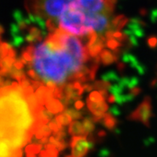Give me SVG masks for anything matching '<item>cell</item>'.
I'll return each instance as SVG.
<instances>
[{
	"label": "cell",
	"instance_id": "cell-1",
	"mask_svg": "<svg viewBox=\"0 0 157 157\" xmlns=\"http://www.w3.org/2000/svg\"><path fill=\"white\" fill-rule=\"evenodd\" d=\"M88 61V49L82 38L56 28L30 44L23 52L21 63L33 81L59 88L82 77Z\"/></svg>",
	"mask_w": 157,
	"mask_h": 157
},
{
	"label": "cell",
	"instance_id": "cell-2",
	"mask_svg": "<svg viewBox=\"0 0 157 157\" xmlns=\"http://www.w3.org/2000/svg\"><path fill=\"white\" fill-rule=\"evenodd\" d=\"M48 118L31 85L11 78L0 86V157H22Z\"/></svg>",
	"mask_w": 157,
	"mask_h": 157
},
{
	"label": "cell",
	"instance_id": "cell-3",
	"mask_svg": "<svg viewBox=\"0 0 157 157\" xmlns=\"http://www.w3.org/2000/svg\"><path fill=\"white\" fill-rule=\"evenodd\" d=\"M113 0H71L52 29L79 38L104 33L111 25Z\"/></svg>",
	"mask_w": 157,
	"mask_h": 157
},
{
	"label": "cell",
	"instance_id": "cell-4",
	"mask_svg": "<svg viewBox=\"0 0 157 157\" xmlns=\"http://www.w3.org/2000/svg\"><path fill=\"white\" fill-rule=\"evenodd\" d=\"M16 67V59L11 47L4 42L0 34V85L13 78V68Z\"/></svg>",
	"mask_w": 157,
	"mask_h": 157
},
{
	"label": "cell",
	"instance_id": "cell-5",
	"mask_svg": "<svg viewBox=\"0 0 157 157\" xmlns=\"http://www.w3.org/2000/svg\"><path fill=\"white\" fill-rule=\"evenodd\" d=\"M70 147L73 156L86 157L90 148L93 147V143L88 141L85 136H74L70 142Z\"/></svg>",
	"mask_w": 157,
	"mask_h": 157
},
{
	"label": "cell",
	"instance_id": "cell-6",
	"mask_svg": "<svg viewBox=\"0 0 157 157\" xmlns=\"http://www.w3.org/2000/svg\"><path fill=\"white\" fill-rule=\"evenodd\" d=\"M69 132H70V134L74 135H83L85 134L81 125L78 122H74L72 124V126L70 127V129H69Z\"/></svg>",
	"mask_w": 157,
	"mask_h": 157
},
{
	"label": "cell",
	"instance_id": "cell-7",
	"mask_svg": "<svg viewBox=\"0 0 157 157\" xmlns=\"http://www.w3.org/2000/svg\"><path fill=\"white\" fill-rule=\"evenodd\" d=\"M67 157H74V156H73V155H72V156H71V155H69V156H67Z\"/></svg>",
	"mask_w": 157,
	"mask_h": 157
},
{
	"label": "cell",
	"instance_id": "cell-8",
	"mask_svg": "<svg viewBox=\"0 0 157 157\" xmlns=\"http://www.w3.org/2000/svg\"><path fill=\"white\" fill-rule=\"evenodd\" d=\"M4 84H5V83H4ZM1 85H3V84H1ZM1 85H0V86H1Z\"/></svg>",
	"mask_w": 157,
	"mask_h": 157
}]
</instances>
